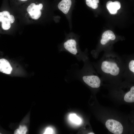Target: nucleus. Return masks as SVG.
I'll list each match as a JSON object with an SVG mask.
<instances>
[{
    "label": "nucleus",
    "mask_w": 134,
    "mask_h": 134,
    "mask_svg": "<svg viewBox=\"0 0 134 134\" xmlns=\"http://www.w3.org/2000/svg\"><path fill=\"white\" fill-rule=\"evenodd\" d=\"M71 0H62L58 4V9L64 13L66 14L68 12L71 5Z\"/></svg>",
    "instance_id": "nucleus-8"
},
{
    "label": "nucleus",
    "mask_w": 134,
    "mask_h": 134,
    "mask_svg": "<svg viewBox=\"0 0 134 134\" xmlns=\"http://www.w3.org/2000/svg\"><path fill=\"white\" fill-rule=\"evenodd\" d=\"M15 21V18L13 15H10V23H13Z\"/></svg>",
    "instance_id": "nucleus-17"
},
{
    "label": "nucleus",
    "mask_w": 134,
    "mask_h": 134,
    "mask_svg": "<svg viewBox=\"0 0 134 134\" xmlns=\"http://www.w3.org/2000/svg\"><path fill=\"white\" fill-rule=\"evenodd\" d=\"M69 119L71 123L75 125H79L82 122L81 118L74 113L70 114L69 116Z\"/></svg>",
    "instance_id": "nucleus-12"
},
{
    "label": "nucleus",
    "mask_w": 134,
    "mask_h": 134,
    "mask_svg": "<svg viewBox=\"0 0 134 134\" xmlns=\"http://www.w3.org/2000/svg\"><path fill=\"white\" fill-rule=\"evenodd\" d=\"M54 133L53 129L50 127H48L46 129L44 134H53Z\"/></svg>",
    "instance_id": "nucleus-16"
},
{
    "label": "nucleus",
    "mask_w": 134,
    "mask_h": 134,
    "mask_svg": "<svg viewBox=\"0 0 134 134\" xmlns=\"http://www.w3.org/2000/svg\"><path fill=\"white\" fill-rule=\"evenodd\" d=\"M19 0L22 1H28V0Z\"/></svg>",
    "instance_id": "nucleus-18"
},
{
    "label": "nucleus",
    "mask_w": 134,
    "mask_h": 134,
    "mask_svg": "<svg viewBox=\"0 0 134 134\" xmlns=\"http://www.w3.org/2000/svg\"><path fill=\"white\" fill-rule=\"evenodd\" d=\"M105 126L110 132L114 134H121L123 132V127L122 124L116 120L110 119L107 121Z\"/></svg>",
    "instance_id": "nucleus-2"
},
{
    "label": "nucleus",
    "mask_w": 134,
    "mask_h": 134,
    "mask_svg": "<svg viewBox=\"0 0 134 134\" xmlns=\"http://www.w3.org/2000/svg\"><path fill=\"white\" fill-rule=\"evenodd\" d=\"M43 7L41 3L36 4L34 3H31L27 8V11L31 17L37 19L40 17L41 14V10Z\"/></svg>",
    "instance_id": "nucleus-3"
},
{
    "label": "nucleus",
    "mask_w": 134,
    "mask_h": 134,
    "mask_svg": "<svg viewBox=\"0 0 134 134\" xmlns=\"http://www.w3.org/2000/svg\"><path fill=\"white\" fill-rule=\"evenodd\" d=\"M77 42L74 39H70L66 41L64 43V49L73 55L77 56L79 54L77 47Z\"/></svg>",
    "instance_id": "nucleus-4"
},
{
    "label": "nucleus",
    "mask_w": 134,
    "mask_h": 134,
    "mask_svg": "<svg viewBox=\"0 0 134 134\" xmlns=\"http://www.w3.org/2000/svg\"><path fill=\"white\" fill-rule=\"evenodd\" d=\"M88 134H95L93 133H88Z\"/></svg>",
    "instance_id": "nucleus-19"
},
{
    "label": "nucleus",
    "mask_w": 134,
    "mask_h": 134,
    "mask_svg": "<svg viewBox=\"0 0 134 134\" xmlns=\"http://www.w3.org/2000/svg\"><path fill=\"white\" fill-rule=\"evenodd\" d=\"M84 81L92 88H97L100 86V80L97 76L88 75L84 76L82 77Z\"/></svg>",
    "instance_id": "nucleus-5"
},
{
    "label": "nucleus",
    "mask_w": 134,
    "mask_h": 134,
    "mask_svg": "<svg viewBox=\"0 0 134 134\" xmlns=\"http://www.w3.org/2000/svg\"><path fill=\"white\" fill-rule=\"evenodd\" d=\"M106 6L110 13L111 14H115L117 11L121 7V4L120 2L115 1L112 2V1H108L106 4Z\"/></svg>",
    "instance_id": "nucleus-9"
},
{
    "label": "nucleus",
    "mask_w": 134,
    "mask_h": 134,
    "mask_svg": "<svg viewBox=\"0 0 134 134\" xmlns=\"http://www.w3.org/2000/svg\"><path fill=\"white\" fill-rule=\"evenodd\" d=\"M10 13L7 11L0 12V22H2V27L5 30H7L11 27L10 22Z\"/></svg>",
    "instance_id": "nucleus-6"
},
{
    "label": "nucleus",
    "mask_w": 134,
    "mask_h": 134,
    "mask_svg": "<svg viewBox=\"0 0 134 134\" xmlns=\"http://www.w3.org/2000/svg\"><path fill=\"white\" fill-rule=\"evenodd\" d=\"M27 131V128L25 126H20L18 129L16 130L15 131L14 134H25Z\"/></svg>",
    "instance_id": "nucleus-14"
},
{
    "label": "nucleus",
    "mask_w": 134,
    "mask_h": 134,
    "mask_svg": "<svg viewBox=\"0 0 134 134\" xmlns=\"http://www.w3.org/2000/svg\"><path fill=\"white\" fill-rule=\"evenodd\" d=\"M1 134V133H0V134Z\"/></svg>",
    "instance_id": "nucleus-20"
},
{
    "label": "nucleus",
    "mask_w": 134,
    "mask_h": 134,
    "mask_svg": "<svg viewBox=\"0 0 134 134\" xmlns=\"http://www.w3.org/2000/svg\"><path fill=\"white\" fill-rule=\"evenodd\" d=\"M129 67L131 71L134 73V60H132L130 61L129 64Z\"/></svg>",
    "instance_id": "nucleus-15"
},
{
    "label": "nucleus",
    "mask_w": 134,
    "mask_h": 134,
    "mask_svg": "<svg viewBox=\"0 0 134 134\" xmlns=\"http://www.w3.org/2000/svg\"><path fill=\"white\" fill-rule=\"evenodd\" d=\"M99 2V0H86L87 5L93 9H96L98 7V3Z\"/></svg>",
    "instance_id": "nucleus-13"
},
{
    "label": "nucleus",
    "mask_w": 134,
    "mask_h": 134,
    "mask_svg": "<svg viewBox=\"0 0 134 134\" xmlns=\"http://www.w3.org/2000/svg\"><path fill=\"white\" fill-rule=\"evenodd\" d=\"M124 100L128 102H134V86H132L130 90L125 95L124 97Z\"/></svg>",
    "instance_id": "nucleus-11"
},
{
    "label": "nucleus",
    "mask_w": 134,
    "mask_h": 134,
    "mask_svg": "<svg viewBox=\"0 0 134 134\" xmlns=\"http://www.w3.org/2000/svg\"><path fill=\"white\" fill-rule=\"evenodd\" d=\"M101 68L103 72L114 76L118 75L120 72V68L117 64L112 61H103L101 64Z\"/></svg>",
    "instance_id": "nucleus-1"
},
{
    "label": "nucleus",
    "mask_w": 134,
    "mask_h": 134,
    "mask_svg": "<svg viewBox=\"0 0 134 134\" xmlns=\"http://www.w3.org/2000/svg\"><path fill=\"white\" fill-rule=\"evenodd\" d=\"M12 68L9 62L5 59H0V71L6 74H10Z\"/></svg>",
    "instance_id": "nucleus-7"
},
{
    "label": "nucleus",
    "mask_w": 134,
    "mask_h": 134,
    "mask_svg": "<svg viewBox=\"0 0 134 134\" xmlns=\"http://www.w3.org/2000/svg\"><path fill=\"white\" fill-rule=\"evenodd\" d=\"M115 36L114 33L111 31L108 30L104 32L102 35L100 40L102 45L106 44L110 40H113L115 39Z\"/></svg>",
    "instance_id": "nucleus-10"
}]
</instances>
